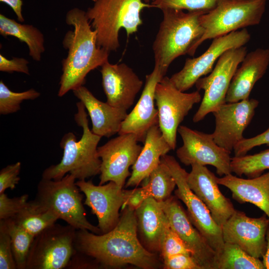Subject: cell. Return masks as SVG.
<instances>
[{"mask_svg":"<svg viewBox=\"0 0 269 269\" xmlns=\"http://www.w3.org/2000/svg\"><path fill=\"white\" fill-rule=\"evenodd\" d=\"M137 231L135 210L126 206L116 226L106 233L96 234L87 230H77L75 249L106 268L127 265L143 269L158 267L156 256L140 243Z\"/></svg>","mask_w":269,"mask_h":269,"instance_id":"1","label":"cell"},{"mask_svg":"<svg viewBox=\"0 0 269 269\" xmlns=\"http://www.w3.org/2000/svg\"><path fill=\"white\" fill-rule=\"evenodd\" d=\"M66 23L73 28L65 34L62 44L68 50L62 63L58 96L83 86L91 71L108 61L110 52L98 46L96 32L90 24L86 12L79 8L69 10Z\"/></svg>","mask_w":269,"mask_h":269,"instance_id":"2","label":"cell"},{"mask_svg":"<svg viewBox=\"0 0 269 269\" xmlns=\"http://www.w3.org/2000/svg\"><path fill=\"white\" fill-rule=\"evenodd\" d=\"M152 44L154 65L165 74L171 63L185 54L193 56V49L202 36L204 29L200 17L203 11L166 8Z\"/></svg>","mask_w":269,"mask_h":269,"instance_id":"3","label":"cell"},{"mask_svg":"<svg viewBox=\"0 0 269 269\" xmlns=\"http://www.w3.org/2000/svg\"><path fill=\"white\" fill-rule=\"evenodd\" d=\"M76 107L74 120L82 128V135L78 141L72 132L63 136L60 143L63 149L62 159L59 163L46 168L42 174V178L59 180L69 173L78 180H86L100 173L101 161L97 149L102 137L90 130L83 104L77 102Z\"/></svg>","mask_w":269,"mask_h":269,"instance_id":"4","label":"cell"},{"mask_svg":"<svg viewBox=\"0 0 269 269\" xmlns=\"http://www.w3.org/2000/svg\"><path fill=\"white\" fill-rule=\"evenodd\" d=\"M150 7L143 0H96L86 12L98 46L109 52L117 51L120 30L125 29L128 36L135 33L142 24L140 12Z\"/></svg>","mask_w":269,"mask_h":269,"instance_id":"5","label":"cell"},{"mask_svg":"<svg viewBox=\"0 0 269 269\" xmlns=\"http://www.w3.org/2000/svg\"><path fill=\"white\" fill-rule=\"evenodd\" d=\"M71 174L59 180L41 178L36 196L31 201L38 209L54 214L77 230H87L101 234L100 229L87 220L82 200L83 196Z\"/></svg>","mask_w":269,"mask_h":269,"instance_id":"6","label":"cell"},{"mask_svg":"<svg viewBox=\"0 0 269 269\" xmlns=\"http://www.w3.org/2000/svg\"><path fill=\"white\" fill-rule=\"evenodd\" d=\"M267 0H220L216 6L200 17L204 33L193 49L204 41L259 24Z\"/></svg>","mask_w":269,"mask_h":269,"instance_id":"7","label":"cell"},{"mask_svg":"<svg viewBox=\"0 0 269 269\" xmlns=\"http://www.w3.org/2000/svg\"><path fill=\"white\" fill-rule=\"evenodd\" d=\"M77 229L54 223L34 237L27 256L26 269L67 268L76 250Z\"/></svg>","mask_w":269,"mask_h":269,"instance_id":"8","label":"cell"},{"mask_svg":"<svg viewBox=\"0 0 269 269\" xmlns=\"http://www.w3.org/2000/svg\"><path fill=\"white\" fill-rule=\"evenodd\" d=\"M247 53L245 46L230 49L223 53L210 74L196 82L198 91L203 90L204 95L200 107L193 118L194 123L202 120L226 103V96L239 65Z\"/></svg>","mask_w":269,"mask_h":269,"instance_id":"9","label":"cell"},{"mask_svg":"<svg viewBox=\"0 0 269 269\" xmlns=\"http://www.w3.org/2000/svg\"><path fill=\"white\" fill-rule=\"evenodd\" d=\"M154 99L159 127L171 149L174 150L179 125L194 105L201 101V95L198 90L189 93L179 90L169 77L164 76L156 86Z\"/></svg>","mask_w":269,"mask_h":269,"instance_id":"10","label":"cell"},{"mask_svg":"<svg viewBox=\"0 0 269 269\" xmlns=\"http://www.w3.org/2000/svg\"><path fill=\"white\" fill-rule=\"evenodd\" d=\"M161 160L167 165L172 173L177 187L175 196L186 206L191 222L216 254H219L225 243L221 227L214 220L204 203L189 188L187 180L188 173L172 156L165 154Z\"/></svg>","mask_w":269,"mask_h":269,"instance_id":"11","label":"cell"},{"mask_svg":"<svg viewBox=\"0 0 269 269\" xmlns=\"http://www.w3.org/2000/svg\"><path fill=\"white\" fill-rule=\"evenodd\" d=\"M177 132L181 137L183 144L176 150L180 161L186 166L198 164L210 165L216 169L220 176L232 173L230 151L218 145L211 134L180 126Z\"/></svg>","mask_w":269,"mask_h":269,"instance_id":"12","label":"cell"},{"mask_svg":"<svg viewBox=\"0 0 269 269\" xmlns=\"http://www.w3.org/2000/svg\"><path fill=\"white\" fill-rule=\"evenodd\" d=\"M251 39L246 28L231 32L214 38L206 51L199 56L186 59L182 69L170 78L180 91L185 92L195 85L196 82L213 70L214 64L227 50L244 46Z\"/></svg>","mask_w":269,"mask_h":269,"instance_id":"13","label":"cell"},{"mask_svg":"<svg viewBox=\"0 0 269 269\" xmlns=\"http://www.w3.org/2000/svg\"><path fill=\"white\" fill-rule=\"evenodd\" d=\"M138 142L135 134L128 133L119 134L98 147L101 161L100 185L113 181L123 188L131 174L129 168L134 164L142 148Z\"/></svg>","mask_w":269,"mask_h":269,"instance_id":"14","label":"cell"},{"mask_svg":"<svg viewBox=\"0 0 269 269\" xmlns=\"http://www.w3.org/2000/svg\"><path fill=\"white\" fill-rule=\"evenodd\" d=\"M76 185L85 196L84 205L90 208L97 217L101 234L112 230L118 223L120 210L125 204L132 190H124L113 181L96 185L91 180H80Z\"/></svg>","mask_w":269,"mask_h":269,"instance_id":"15","label":"cell"},{"mask_svg":"<svg viewBox=\"0 0 269 269\" xmlns=\"http://www.w3.org/2000/svg\"><path fill=\"white\" fill-rule=\"evenodd\" d=\"M259 102L248 99L234 103H225L212 112L215 127L212 134L215 142L231 152L244 137L243 133L253 119Z\"/></svg>","mask_w":269,"mask_h":269,"instance_id":"16","label":"cell"},{"mask_svg":"<svg viewBox=\"0 0 269 269\" xmlns=\"http://www.w3.org/2000/svg\"><path fill=\"white\" fill-rule=\"evenodd\" d=\"M177 199L176 196H170L161 202L171 228L184 242L202 269H215L216 253L193 225Z\"/></svg>","mask_w":269,"mask_h":269,"instance_id":"17","label":"cell"},{"mask_svg":"<svg viewBox=\"0 0 269 269\" xmlns=\"http://www.w3.org/2000/svg\"><path fill=\"white\" fill-rule=\"evenodd\" d=\"M269 224V219L265 213L260 217L252 218L235 210L221 227L224 241L238 245L254 257L262 258L267 250Z\"/></svg>","mask_w":269,"mask_h":269,"instance_id":"18","label":"cell"},{"mask_svg":"<svg viewBox=\"0 0 269 269\" xmlns=\"http://www.w3.org/2000/svg\"><path fill=\"white\" fill-rule=\"evenodd\" d=\"M102 84L107 103L113 107L128 110L134 103L143 82L127 64L110 63L101 67Z\"/></svg>","mask_w":269,"mask_h":269,"instance_id":"19","label":"cell"},{"mask_svg":"<svg viewBox=\"0 0 269 269\" xmlns=\"http://www.w3.org/2000/svg\"><path fill=\"white\" fill-rule=\"evenodd\" d=\"M187 180L191 190L204 203L215 222L221 227L235 211L231 200L221 192L217 177L205 166L191 165Z\"/></svg>","mask_w":269,"mask_h":269,"instance_id":"20","label":"cell"},{"mask_svg":"<svg viewBox=\"0 0 269 269\" xmlns=\"http://www.w3.org/2000/svg\"><path fill=\"white\" fill-rule=\"evenodd\" d=\"M165 76L160 68L154 66L145 76L144 88L135 106L122 122L118 134L132 133L138 141L144 142L148 130L158 125V113L154 106V95L157 83Z\"/></svg>","mask_w":269,"mask_h":269,"instance_id":"21","label":"cell"},{"mask_svg":"<svg viewBox=\"0 0 269 269\" xmlns=\"http://www.w3.org/2000/svg\"><path fill=\"white\" fill-rule=\"evenodd\" d=\"M269 65V49L258 48L247 53L236 70L226 96V103L249 98L256 82L265 74Z\"/></svg>","mask_w":269,"mask_h":269,"instance_id":"22","label":"cell"},{"mask_svg":"<svg viewBox=\"0 0 269 269\" xmlns=\"http://www.w3.org/2000/svg\"><path fill=\"white\" fill-rule=\"evenodd\" d=\"M73 92L87 111L94 134L110 137L119 133L122 123L128 114L127 110L100 101L84 86L73 90Z\"/></svg>","mask_w":269,"mask_h":269,"instance_id":"23","label":"cell"},{"mask_svg":"<svg viewBox=\"0 0 269 269\" xmlns=\"http://www.w3.org/2000/svg\"><path fill=\"white\" fill-rule=\"evenodd\" d=\"M217 182L228 188L233 198L238 202L254 205L269 219V170L260 176L247 179L231 173L217 178Z\"/></svg>","mask_w":269,"mask_h":269,"instance_id":"24","label":"cell"},{"mask_svg":"<svg viewBox=\"0 0 269 269\" xmlns=\"http://www.w3.org/2000/svg\"><path fill=\"white\" fill-rule=\"evenodd\" d=\"M171 150L159 126L154 125L151 127L147 132L144 145L132 166V172L125 184V187H136L147 179L160 162L162 156L167 154Z\"/></svg>","mask_w":269,"mask_h":269,"instance_id":"25","label":"cell"},{"mask_svg":"<svg viewBox=\"0 0 269 269\" xmlns=\"http://www.w3.org/2000/svg\"><path fill=\"white\" fill-rule=\"evenodd\" d=\"M135 211L137 230L145 248L152 253H160L161 239L167 220L161 202L149 196Z\"/></svg>","mask_w":269,"mask_h":269,"instance_id":"26","label":"cell"},{"mask_svg":"<svg viewBox=\"0 0 269 269\" xmlns=\"http://www.w3.org/2000/svg\"><path fill=\"white\" fill-rule=\"evenodd\" d=\"M0 34L4 37L12 36L26 44L29 55L36 61H40L45 51L42 33L32 25L21 24L0 14Z\"/></svg>","mask_w":269,"mask_h":269,"instance_id":"27","label":"cell"},{"mask_svg":"<svg viewBox=\"0 0 269 269\" xmlns=\"http://www.w3.org/2000/svg\"><path fill=\"white\" fill-rule=\"evenodd\" d=\"M215 269H266L260 259L254 257L238 245L225 242L217 254Z\"/></svg>","mask_w":269,"mask_h":269,"instance_id":"28","label":"cell"},{"mask_svg":"<svg viewBox=\"0 0 269 269\" xmlns=\"http://www.w3.org/2000/svg\"><path fill=\"white\" fill-rule=\"evenodd\" d=\"M11 219L34 237L58 220L54 214L36 208L31 201L25 208Z\"/></svg>","mask_w":269,"mask_h":269,"instance_id":"29","label":"cell"},{"mask_svg":"<svg viewBox=\"0 0 269 269\" xmlns=\"http://www.w3.org/2000/svg\"><path fill=\"white\" fill-rule=\"evenodd\" d=\"M145 180L149 196L160 202L171 196V193L176 187L175 180L169 167L161 160Z\"/></svg>","mask_w":269,"mask_h":269,"instance_id":"30","label":"cell"},{"mask_svg":"<svg viewBox=\"0 0 269 269\" xmlns=\"http://www.w3.org/2000/svg\"><path fill=\"white\" fill-rule=\"evenodd\" d=\"M4 220L10 237L17 269H26L27 256L34 236L21 227L12 219Z\"/></svg>","mask_w":269,"mask_h":269,"instance_id":"31","label":"cell"},{"mask_svg":"<svg viewBox=\"0 0 269 269\" xmlns=\"http://www.w3.org/2000/svg\"><path fill=\"white\" fill-rule=\"evenodd\" d=\"M232 172L241 176L253 178L269 170V148L252 155L232 157Z\"/></svg>","mask_w":269,"mask_h":269,"instance_id":"32","label":"cell"},{"mask_svg":"<svg viewBox=\"0 0 269 269\" xmlns=\"http://www.w3.org/2000/svg\"><path fill=\"white\" fill-rule=\"evenodd\" d=\"M40 93L34 89L22 92H15L10 90L3 83L0 81V114L6 115L18 111L20 104L24 100H33L38 98Z\"/></svg>","mask_w":269,"mask_h":269,"instance_id":"33","label":"cell"},{"mask_svg":"<svg viewBox=\"0 0 269 269\" xmlns=\"http://www.w3.org/2000/svg\"><path fill=\"white\" fill-rule=\"evenodd\" d=\"M220 0H153L152 7L161 10L173 8L191 11H203L207 12L214 8Z\"/></svg>","mask_w":269,"mask_h":269,"instance_id":"34","label":"cell"},{"mask_svg":"<svg viewBox=\"0 0 269 269\" xmlns=\"http://www.w3.org/2000/svg\"><path fill=\"white\" fill-rule=\"evenodd\" d=\"M160 253L162 259L179 254L191 255L184 242L171 228L168 219L161 239Z\"/></svg>","mask_w":269,"mask_h":269,"instance_id":"35","label":"cell"},{"mask_svg":"<svg viewBox=\"0 0 269 269\" xmlns=\"http://www.w3.org/2000/svg\"><path fill=\"white\" fill-rule=\"evenodd\" d=\"M11 239L4 220H0V269H16Z\"/></svg>","mask_w":269,"mask_h":269,"instance_id":"36","label":"cell"},{"mask_svg":"<svg viewBox=\"0 0 269 269\" xmlns=\"http://www.w3.org/2000/svg\"><path fill=\"white\" fill-rule=\"evenodd\" d=\"M28 195L9 198L4 193L0 194V220L12 218L28 204Z\"/></svg>","mask_w":269,"mask_h":269,"instance_id":"37","label":"cell"},{"mask_svg":"<svg viewBox=\"0 0 269 269\" xmlns=\"http://www.w3.org/2000/svg\"><path fill=\"white\" fill-rule=\"evenodd\" d=\"M20 162L8 165L0 171V194L7 189H14L20 180Z\"/></svg>","mask_w":269,"mask_h":269,"instance_id":"38","label":"cell"},{"mask_svg":"<svg viewBox=\"0 0 269 269\" xmlns=\"http://www.w3.org/2000/svg\"><path fill=\"white\" fill-rule=\"evenodd\" d=\"M263 144L269 146V128L254 137L244 138L240 141L234 147V156H244L254 147Z\"/></svg>","mask_w":269,"mask_h":269,"instance_id":"39","label":"cell"},{"mask_svg":"<svg viewBox=\"0 0 269 269\" xmlns=\"http://www.w3.org/2000/svg\"><path fill=\"white\" fill-rule=\"evenodd\" d=\"M165 269H202L191 255L179 254L163 258Z\"/></svg>","mask_w":269,"mask_h":269,"instance_id":"40","label":"cell"},{"mask_svg":"<svg viewBox=\"0 0 269 269\" xmlns=\"http://www.w3.org/2000/svg\"><path fill=\"white\" fill-rule=\"evenodd\" d=\"M28 64L29 61L24 58L12 57L8 59L0 54V71L1 72L10 73L17 72L29 75Z\"/></svg>","mask_w":269,"mask_h":269,"instance_id":"41","label":"cell"},{"mask_svg":"<svg viewBox=\"0 0 269 269\" xmlns=\"http://www.w3.org/2000/svg\"><path fill=\"white\" fill-rule=\"evenodd\" d=\"M149 196L148 188L146 183L140 188L133 189L126 202L123 206V209L126 206H129L135 210Z\"/></svg>","mask_w":269,"mask_h":269,"instance_id":"42","label":"cell"},{"mask_svg":"<svg viewBox=\"0 0 269 269\" xmlns=\"http://www.w3.org/2000/svg\"><path fill=\"white\" fill-rule=\"evenodd\" d=\"M0 1L7 4L12 8L16 14L19 22H23L24 21V19L22 14V6L23 5L22 0H0Z\"/></svg>","mask_w":269,"mask_h":269,"instance_id":"43","label":"cell"},{"mask_svg":"<svg viewBox=\"0 0 269 269\" xmlns=\"http://www.w3.org/2000/svg\"><path fill=\"white\" fill-rule=\"evenodd\" d=\"M266 239L267 242V250L264 256L262 258V261L266 269H269V224L267 230Z\"/></svg>","mask_w":269,"mask_h":269,"instance_id":"44","label":"cell"},{"mask_svg":"<svg viewBox=\"0 0 269 269\" xmlns=\"http://www.w3.org/2000/svg\"><path fill=\"white\" fill-rule=\"evenodd\" d=\"M145 2L148 3L150 1H152L153 0H143Z\"/></svg>","mask_w":269,"mask_h":269,"instance_id":"45","label":"cell"},{"mask_svg":"<svg viewBox=\"0 0 269 269\" xmlns=\"http://www.w3.org/2000/svg\"><path fill=\"white\" fill-rule=\"evenodd\" d=\"M93 1L95 2L96 0H92Z\"/></svg>","mask_w":269,"mask_h":269,"instance_id":"46","label":"cell"}]
</instances>
